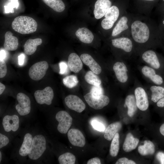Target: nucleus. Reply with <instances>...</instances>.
Returning <instances> with one entry per match:
<instances>
[{
  "label": "nucleus",
  "mask_w": 164,
  "mask_h": 164,
  "mask_svg": "<svg viewBox=\"0 0 164 164\" xmlns=\"http://www.w3.org/2000/svg\"><path fill=\"white\" fill-rule=\"evenodd\" d=\"M130 36L134 43L136 56L147 49L164 47L162 32L148 16L133 15Z\"/></svg>",
  "instance_id": "f257e3e1"
},
{
  "label": "nucleus",
  "mask_w": 164,
  "mask_h": 164,
  "mask_svg": "<svg viewBox=\"0 0 164 164\" xmlns=\"http://www.w3.org/2000/svg\"><path fill=\"white\" fill-rule=\"evenodd\" d=\"M49 143L48 136L42 132L35 129L26 163H48Z\"/></svg>",
  "instance_id": "f03ea898"
},
{
  "label": "nucleus",
  "mask_w": 164,
  "mask_h": 164,
  "mask_svg": "<svg viewBox=\"0 0 164 164\" xmlns=\"http://www.w3.org/2000/svg\"><path fill=\"white\" fill-rule=\"evenodd\" d=\"M35 131V129L27 127L19 133V138L12 155V157L16 162L20 164L27 162Z\"/></svg>",
  "instance_id": "7ed1b4c3"
},
{
  "label": "nucleus",
  "mask_w": 164,
  "mask_h": 164,
  "mask_svg": "<svg viewBox=\"0 0 164 164\" xmlns=\"http://www.w3.org/2000/svg\"><path fill=\"white\" fill-rule=\"evenodd\" d=\"M138 56L142 62L155 69L164 78V57L154 49L145 50Z\"/></svg>",
  "instance_id": "20e7f679"
},
{
  "label": "nucleus",
  "mask_w": 164,
  "mask_h": 164,
  "mask_svg": "<svg viewBox=\"0 0 164 164\" xmlns=\"http://www.w3.org/2000/svg\"><path fill=\"white\" fill-rule=\"evenodd\" d=\"M22 119L17 112L6 114L2 116L0 131L14 137L21 131Z\"/></svg>",
  "instance_id": "39448f33"
},
{
  "label": "nucleus",
  "mask_w": 164,
  "mask_h": 164,
  "mask_svg": "<svg viewBox=\"0 0 164 164\" xmlns=\"http://www.w3.org/2000/svg\"><path fill=\"white\" fill-rule=\"evenodd\" d=\"M111 43L114 48L119 51L123 59L126 60L135 56L134 43L130 36H123L111 39Z\"/></svg>",
  "instance_id": "423d86ee"
},
{
  "label": "nucleus",
  "mask_w": 164,
  "mask_h": 164,
  "mask_svg": "<svg viewBox=\"0 0 164 164\" xmlns=\"http://www.w3.org/2000/svg\"><path fill=\"white\" fill-rule=\"evenodd\" d=\"M12 26L16 32L25 34L35 32L37 29V24L33 18L30 17L20 16L14 19Z\"/></svg>",
  "instance_id": "0eeeda50"
},
{
  "label": "nucleus",
  "mask_w": 164,
  "mask_h": 164,
  "mask_svg": "<svg viewBox=\"0 0 164 164\" xmlns=\"http://www.w3.org/2000/svg\"><path fill=\"white\" fill-rule=\"evenodd\" d=\"M113 70L118 81L125 87L131 80V75L129 67L123 60L115 62L113 65Z\"/></svg>",
  "instance_id": "6e6552de"
},
{
  "label": "nucleus",
  "mask_w": 164,
  "mask_h": 164,
  "mask_svg": "<svg viewBox=\"0 0 164 164\" xmlns=\"http://www.w3.org/2000/svg\"><path fill=\"white\" fill-rule=\"evenodd\" d=\"M133 15L125 12L113 27L111 33L113 37L121 35V36H130L131 24Z\"/></svg>",
  "instance_id": "1a4fd4ad"
},
{
  "label": "nucleus",
  "mask_w": 164,
  "mask_h": 164,
  "mask_svg": "<svg viewBox=\"0 0 164 164\" xmlns=\"http://www.w3.org/2000/svg\"><path fill=\"white\" fill-rule=\"evenodd\" d=\"M127 5L120 9L115 5H112L104 15L101 21V26L105 30H108L112 28L114 24L126 11Z\"/></svg>",
  "instance_id": "9d476101"
},
{
  "label": "nucleus",
  "mask_w": 164,
  "mask_h": 164,
  "mask_svg": "<svg viewBox=\"0 0 164 164\" xmlns=\"http://www.w3.org/2000/svg\"><path fill=\"white\" fill-rule=\"evenodd\" d=\"M133 89L138 108L142 111H146L149 107V101L145 87L135 79Z\"/></svg>",
  "instance_id": "9b49d317"
},
{
  "label": "nucleus",
  "mask_w": 164,
  "mask_h": 164,
  "mask_svg": "<svg viewBox=\"0 0 164 164\" xmlns=\"http://www.w3.org/2000/svg\"><path fill=\"white\" fill-rule=\"evenodd\" d=\"M16 99L18 102L15 106L16 112L22 119L28 118L31 110L30 98L26 94L20 92L17 94Z\"/></svg>",
  "instance_id": "f8f14e48"
},
{
  "label": "nucleus",
  "mask_w": 164,
  "mask_h": 164,
  "mask_svg": "<svg viewBox=\"0 0 164 164\" xmlns=\"http://www.w3.org/2000/svg\"><path fill=\"white\" fill-rule=\"evenodd\" d=\"M143 77L151 84L164 87V78L153 68L145 65L138 67Z\"/></svg>",
  "instance_id": "ddd939ff"
},
{
  "label": "nucleus",
  "mask_w": 164,
  "mask_h": 164,
  "mask_svg": "<svg viewBox=\"0 0 164 164\" xmlns=\"http://www.w3.org/2000/svg\"><path fill=\"white\" fill-rule=\"evenodd\" d=\"M55 118L58 122L57 131L61 134L67 133L72 123L73 119L71 116L67 111H60L56 113Z\"/></svg>",
  "instance_id": "4468645a"
},
{
  "label": "nucleus",
  "mask_w": 164,
  "mask_h": 164,
  "mask_svg": "<svg viewBox=\"0 0 164 164\" xmlns=\"http://www.w3.org/2000/svg\"><path fill=\"white\" fill-rule=\"evenodd\" d=\"M84 97L88 105L95 110L102 109L107 106L110 102L109 97L104 94L95 97L89 92L86 94Z\"/></svg>",
  "instance_id": "2eb2a0df"
},
{
  "label": "nucleus",
  "mask_w": 164,
  "mask_h": 164,
  "mask_svg": "<svg viewBox=\"0 0 164 164\" xmlns=\"http://www.w3.org/2000/svg\"><path fill=\"white\" fill-rule=\"evenodd\" d=\"M48 67V63L46 61L37 62L30 68L28 72L29 76L33 80H39L45 75Z\"/></svg>",
  "instance_id": "dca6fc26"
},
{
  "label": "nucleus",
  "mask_w": 164,
  "mask_h": 164,
  "mask_svg": "<svg viewBox=\"0 0 164 164\" xmlns=\"http://www.w3.org/2000/svg\"><path fill=\"white\" fill-rule=\"evenodd\" d=\"M54 92L52 88L48 86L43 90H37L34 94L36 102L40 105H50L54 97Z\"/></svg>",
  "instance_id": "f3484780"
},
{
  "label": "nucleus",
  "mask_w": 164,
  "mask_h": 164,
  "mask_svg": "<svg viewBox=\"0 0 164 164\" xmlns=\"http://www.w3.org/2000/svg\"><path fill=\"white\" fill-rule=\"evenodd\" d=\"M65 103L70 109L78 113H81L86 108V105L82 100L77 96L70 94L64 99Z\"/></svg>",
  "instance_id": "a211bd4d"
},
{
  "label": "nucleus",
  "mask_w": 164,
  "mask_h": 164,
  "mask_svg": "<svg viewBox=\"0 0 164 164\" xmlns=\"http://www.w3.org/2000/svg\"><path fill=\"white\" fill-rule=\"evenodd\" d=\"M67 136L69 141L73 146L82 147L85 144V138L78 129H70L67 132Z\"/></svg>",
  "instance_id": "6ab92c4d"
},
{
  "label": "nucleus",
  "mask_w": 164,
  "mask_h": 164,
  "mask_svg": "<svg viewBox=\"0 0 164 164\" xmlns=\"http://www.w3.org/2000/svg\"><path fill=\"white\" fill-rule=\"evenodd\" d=\"M110 0H97L94 5V13L97 19L103 17L112 6Z\"/></svg>",
  "instance_id": "aec40b11"
},
{
  "label": "nucleus",
  "mask_w": 164,
  "mask_h": 164,
  "mask_svg": "<svg viewBox=\"0 0 164 164\" xmlns=\"http://www.w3.org/2000/svg\"><path fill=\"white\" fill-rule=\"evenodd\" d=\"M145 87L147 92L150 94L151 100L152 102L156 103L164 97V87L151 84Z\"/></svg>",
  "instance_id": "412c9836"
},
{
  "label": "nucleus",
  "mask_w": 164,
  "mask_h": 164,
  "mask_svg": "<svg viewBox=\"0 0 164 164\" xmlns=\"http://www.w3.org/2000/svg\"><path fill=\"white\" fill-rule=\"evenodd\" d=\"M131 90V92L125 98L123 106L127 108L128 115L130 117H132L136 112L138 108L133 88Z\"/></svg>",
  "instance_id": "4be33fe9"
},
{
  "label": "nucleus",
  "mask_w": 164,
  "mask_h": 164,
  "mask_svg": "<svg viewBox=\"0 0 164 164\" xmlns=\"http://www.w3.org/2000/svg\"><path fill=\"white\" fill-rule=\"evenodd\" d=\"M80 57L83 63L88 66L93 72L96 74H99L101 73V67L90 55L87 53L82 54Z\"/></svg>",
  "instance_id": "5701e85b"
},
{
  "label": "nucleus",
  "mask_w": 164,
  "mask_h": 164,
  "mask_svg": "<svg viewBox=\"0 0 164 164\" xmlns=\"http://www.w3.org/2000/svg\"><path fill=\"white\" fill-rule=\"evenodd\" d=\"M80 57L76 53H72L69 56L67 64L72 72L78 73L82 69L83 63Z\"/></svg>",
  "instance_id": "b1692460"
},
{
  "label": "nucleus",
  "mask_w": 164,
  "mask_h": 164,
  "mask_svg": "<svg viewBox=\"0 0 164 164\" xmlns=\"http://www.w3.org/2000/svg\"><path fill=\"white\" fill-rule=\"evenodd\" d=\"M4 36V49L8 51H14L16 50L19 45L18 38L13 36L12 33L10 31L6 32Z\"/></svg>",
  "instance_id": "393cba45"
},
{
  "label": "nucleus",
  "mask_w": 164,
  "mask_h": 164,
  "mask_svg": "<svg viewBox=\"0 0 164 164\" xmlns=\"http://www.w3.org/2000/svg\"><path fill=\"white\" fill-rule=\"evenodd\" d=\"M75 35L80 41L85 43H91L94 38L91 32L88 29L85 27L78 29L76 31Z\"/></svg>",
  "instance_id": "a878e982"
},
{
  "label": "nucleus",
  "mask_w": 164,
  "mask_h": 164,
  "mask_svg": "<svg viewBox=\"0 0 164 164\" xmlns=\"http://www.w3.org/2000/svg\"><path fill=\"white\" fill-rule=\"evenodd\" d=\"M42 43V39L39 38L28 39L23 46L24 53L27 55L33 54L36 52L37 46L41 45Z\"/></svg>",
  "instance_id": "bb28decb"
},
{
  "label": "nucleus",
  "mask_w": 164,
  "mask_h": 164,
  "mask_svg": "<svg viewBox=\"0 0 164 164\" xmlns=\"http://www.w3.org/2000/svg\"><path fill=\"white\" fill-rule=\"evenodd\" d=\"M137 0V6L138 12L140 14L148 16L150 13L153 3L156 0Z\"/></svg>",
  "instance_id": "cd10ccee"
},
{
  "label": "nucleus",
  "mask_w": 164,
  "mask_h": 164,
  "mask_svg": "<svg viewBox=\"0 0 164 164\" xmlns=\"http://www.w3.org/2000/svg\"><path fill=\"white\" fill-rule=\"evenodd\" d=\"M121 127L122 124L119 122H115L110 124L105 130L104 135V138L108 141L111 140Z\"/></svg>",
  "instance_id": "c85d7f7f"
},
{
  "label": "nucleus",
  "mask_w": 164,
  "mask_h": 164,
  "mask_svg": "<svg viewBox=\"0 0 164 164\" xmlns=\"http://www.w3.org/2000/svg\"><path fill=\"white\" fill-rule=\"evenodd\" d=\"M139 142L138 138L134 137L131 133H128L123 143V150L127 152L132 151L136 148Z\"/></svg>",
  "instance_id": "c756f323"
},
{
  "label": "nucleus",
  "mask_w": 164,
  "mask_h": 164,
  "mask_svg": "<svg viewBox=\"0 0 164 164\" xmlns=\"http://www.w3.org/2000/svg\"><path fill=\"white\" fill-rule=\"evenodd\" d=\"M138 151L142 155H152L155 151L154 145L151 141L145 140L144 142L143 145L138 146Z\"/></svg>",
  "instance_id": "7c9ffc66"
},
{
  "label": "nucleus",
  "mask_w": 164,
  "mask_h": 164,
  "mask_svg": "<svg viewBox=\"0 0 164 164\" xmlns=\"http://www.w3.org/2000/svg\"><path fill=\"white\" fill-rule=\"evenodd\" d=\"M43 2L54 11L61 12L65 9V5L61 0H43Z\"/></svg>",
  "instance_id": "2f4dec72"
},
{
  "label": "nucleus",
  "mask_w": 164,
  "mask_h": 164,
  "mask_svg": "<svg viewBox=\"0 0 164 164\" xmlns=\"http://www.w3.org/2000/svg\"><path fill=\"white\" fill-rule=\"evenodd\" d=\"M84 79L88 84L93 86H99L101 83L99 77L91 71L89 70L87 72L84 76Z\"/></svg>",
  "instance_id": "473e14b6"
},
{
  "label": "nucleus",
  "mask_w": 164,
  "mask_h": 164,
  "mask_svg": "<svg viewBox=\"0 0 164 164\" xmlns=\"http://www.w3.org/2000/svg\"><path fill=\"white\" fill-rule=\"evenodd\" d=\"M58 160L60 164H74L76 158L72 153L67 152L59 156Z\"/></svg>",
  "instance_id": "72a5a7b5"
},
{
  "label": "nucleus",
  "mask_w": 164,
  "mask_h": 164,
  "mask_svg": "<svg viewBox=\"0 0 164 164\" xmlns=\"http://www.w3.org/2000/svg\"><path fill=\"white\" fill-rule=\"evenodd\" d=\"M119 136L117 133L112 139L110 145V154L113 157L116 156L118 152L119 148Z\"/></svg>",
  "instance_id": "f704fd0d"
},
{
  "label": "nucleus",
  "mask_w": 164,
  "mask_h": 164,
  "mask_svg": "<svg viewBox=\"0 0 164 164\" xmlns=\"http://www.w3.org/2000/svg\"><path fill=\"white\" fill-rule=\"evenodd\" d=\"M63 83L67 87L72 88L75 87L78 83L77 77L74 75L67 76L63 79Z\"/></svg>",
  "instance_id": "c9c22d12"
},
{
  "label": "nucleus",
  "mask_w": 164,
  "mask_h": 164,
  "mask_svg": "<svg viewBox=\"0 0 164 164\" xmlns=\"http://www.w3.org/2000/svg\"><path fill=\"white\" fill-rule=\"evenodd\" d=\"M14 137L7 134L1 131L0 132V149H2L8 146Z\"/></svg>",
  "instance_id": "e433bc0d"
},
{
  "label": "nucleus",
  "mask_w": 164,
  "mask_h": 164,
  "mask_svg": "<svg viewBox=\"0 0 164 164\" xmlns=\"http://www.w3.org/2000/svg\"><path fill=\"white\" fill-rule=\"evenodd\" d=\"M9 2L4 6L5 13H14V8L17 9L19 6L18 0H9Z\"/></svg>",
  "instance_id": "4c0bfd02"
},
{
  "label": "nucleus",
  "mask_w": 164,
  "mask_h": 164,
  "mask_svg": "<svg viewBox=\"0 0 164 164\" xmlns=\"http://www.w3.org/2000/svg\"><path fill=\"white\" fill-rule=\"evenodd\" d=\"M91 124L93 128L98 131L104 132L105 129L104 125L95 119L92 120Z\"/></svg>",
  "instance_id": "58836bf2"
},
{
  "label": "nucleus",
  "mask_w": 164,
  "mask_h": 164,
  "mask_svg": "<svg viewBox=\"0 0 164 164\" xmlns=\"http://www.w3.org/2000/svg\"><path fill=\"white\" fill-rule=\"evenodd\" d=\"M90 92L93 96L98 97L104 94V91L101 85L93 86L91 88Z\"/></svg>",
  "instance_id": "ea45409f"
},
{
  "label": "nucleus",
  "mask_w": 164,
  "mask_h": 164,
  "mask_svg": "<svg viewBox=\"0 0 164 164\" xmlns=\"http://www.w3.org/2000/svg\"><path fill=\"white\" fill-rule=\"evenodd\" d=\"M7 72V67L4 60L0 61V78H2L6 75Z\"/></svg>",
  "instance_id": "a19ab883"
},
{
  "label": "nucleus",
  "mask_w": 164,
  "mask_h": 164,
  "mask_svg": "<svg viewBox=\"0 0 164 164\" xmlns=\"http://www.w3.org/2000/svg\"><path fill=\"white\" fill-rule=\"evenodd\" d=\"M60 67L59 73L60 74H64L67 73L68 69V65L65 62L62 61L59 63Z\"/></svg>",
  "instance_id": "79ce46f5"
},
{
  "label": "nucleus",
  "mask_w": 164,
  "mask_h": 164,
  "mask_svg": "<svg viewBox=\"0 0 164 164\" xmlns=\"http://www.w3.org/2000/svg\"><path fill=\"white\" fill-rule=\"evenodd\" d=\"M116 164H135L134 161L128 160L126 158H121L119 159L116 162Z\"/></svg>",
  "instance_id": "37998d69"
},
{
  "label": "nucleus",
  "mask_w": 164,
  "mask_h": 164,
  "mask_svg": "<svg viewBox=\"0 0 164 164\" xmlns=\"http://www.w3.org/2000/svg\"><path fill=\"white\" fill-rule=\"evenodd\" d=\"M101 160L99 158L95 157L91 158L87 162V164H101Z\"/></svg>",
  "instance_id": "c03bdc74"
},
{
  "label": "nucleus",
  "mask_w": 164,
  "mask_h": 164,
  "mask_svg": "<svg viewBox=\"0 0 164 164\" xmlns=\"http://www.w3.org/2000/svg\"><path fill=\"white\" fill-rule=\"evenodd\" d=\"M157 159L161 164H164V153L162 152H158L156 155Z\"/></svg>",
  "instance_id": "a18cd8bd"
},
{
  "label": "nucleus",
  "mask_w": 164,
  "mask_h": 164,
  "mask_svg": "<svg viewBox=\"0 0 164 164\" xmlns=\"http://www.w3.org/2000/svg\"><path fill=\"white\" fill-rule=\"evenodd\" d=\"M25 55L23 54H21L18 56V63L19 65L22 66L24 63Z\"/></svg>",
  "instance_id": "49530a36"
},
{
  "label": "nucleus",
  "mask_w": 164,
  "mask_h": 164,
  "mask_svg": "<svg viewBox=\"0 0 164 164\" xmlns=\"http://www.w3.org/2000/svg\"><path fill=\"white\" fill-rule=\"evenodd\" d=\"M157 106L159 108H164V97L159 100L156 103Z\"/></svg>",
  "instance_id": "de8ad7c7"
},
{
  "label": "nucleus",
  "mask_w": 164,
  "mask_h": 164,
  "mask_svg": "<svg viewBox=\"0 0 164 164\" xmlns=\"http://www.w3.org/2000/svg\"><path fill=\"white\" fill-rule=\"evenodd\" d=\"M6 52L4 50H1L0 51V61L4 60L6 57Z\"/></svg>",
  "instance_id": "09e8293b"
},
{
  "label": "nucleus",
  "mask_w": 164,
  "mask_h": 164,
  "mask_svg": "<svg viewBox=\"0 0 164 164\" xmlns=\"http://www.w3.org/2000/svg\"><path fill=\"white\" fill-rule=\"evenodd\" d=\"M5 88V85L1 82L0 83V95H1Z\"/></svg>",
  "instance_id": "8fccbe9b"
},
{
  "label": "nucleus",
  "mask_w": 164,
  "mask_h": 164,
  "mask_svg": "<svg viewBox=\"0 0 164 164\" xmlns=\"http://www.w3.org/2000/svg\"><path fill=\"white\" fill-rule=\"evenodd\" d=\"M5 156L4 155V153L1 149L0 151V164H1L4 161Z\"/></svg>",
  "instance_id": "3c124183"
},
{
  "label": "nucleus",
  "mask_w": 164,
  "mask_h": 164,
  "mask_svg": "<svg viewBox=\"0 0 164 164\" xmlns=\"http://www.w3.org/2000/svg\"><path fill=\"white\" fill-rule=\"evenodd\" d=\"M159 131L161 134L164 136V124L160 127Z\"/></svg>",
  "instance_id": "603ef678"
},
{
  "label": "nucleus",
  "mask_w": 164,
  "mask_h": 164,
  "mask_svg": "<svg viewBox=\"0 0 164 164\" xmlns=\"http://www.w3.org/2000/svg\"><path fill=\"white\" fill-rule=\"evenodd\" d=\"M162 28L163 27V28L164 29V17L163 20L162 21Z\"/></svg>",
  "instance_id": "864d4df0"
},
{
  "label": "nucleus",
  "mask_w": 164,
  "mask_h": 164,
  "mask_svg": "<svg viewBox=\"0 0 164 164\" xmlns=\"http://www.w3.org/2000/svg\"><path fill=\"white\" fill-rule=\"evenodd\" d=\"M162 49L163 51L164 52V47H162Z\"/></svg>",
  "instance_id": "5fc2aeb1"
},
{
  "label": "nucleus",
  "mask_w": 164,
  "mask_h": 164,
  "mask_svg": "<svg viewBox=\"0 0 164 164\" xmlns=\"http://www.w3.org/2000/svg\"><path fill=\"white\" fill-rule=\"evenodd\" d=\"M163 1H164V0H162Z\"/></svg>",
  "instance_id": "6e6d98bb"
},
{
  "label": "nucleus",
  "mask_w": 164,
  "mask_h": 164,
  "mask_svg": "<svg viewBox=\"0 0 164 164\" xmlns=\"http://www.w3.org/2000/svg\"></svg>",
  "instance_id": "4d7b16f0"
}]
</instances>
